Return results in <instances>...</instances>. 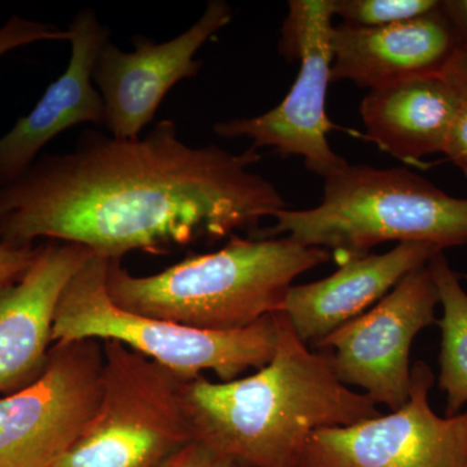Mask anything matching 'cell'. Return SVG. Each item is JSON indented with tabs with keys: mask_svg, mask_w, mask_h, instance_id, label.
<instances>
[{
	"mask_svg": "<svg viewBox=\"0 0 467 467\" xmlns=\"http://www.w3.org/2000/svg\"><path fill=\"white\" fill-rule=\"evenodd\" d=\"M260 160L254 147L189 146L173 119L134 140L88 130L72 152L42 156L0 187V235L15 247L48 238L121 260L254 234L285 209L275 184L252 171Z\"/></svg>",
	"mask_w": 467,
	"mask_h": 467,
	"instance_id": "6da1fadb",
	"label": "cell"
},
{
	"mask_svg": "<svg viewBox=\"0 0 467 467\" xmlns=\"http://www.w3.org/2000/svg\"><path fill=\"white\" fill-rule=\"evenodd\" d=\"M269 364L245 378L183 383L193 441L242 467H299L317 430L379 417L376 402L340 382L327 353L301 342L284 313Z\"/></svg>",
	"mask_w": 467,
	"mask_h": 467,
	"instance_id": "7a4b0ae2",
	"label": "cell"
},
{
	"mask_svg": "<svg viewBox=\"0 0 467 467\" xmlns=\"http://www.w3.org/2000/svg\"><path fill=\"white\" fill-rule=\"evenodd\" d=\"M331 252L282 238L230 236L225 247L190 254L138 276L109 260L107 291L119 308L208 331L250 327L281 312L292 282L331 260Z\"/></svg>",
	"mask_w": 467,
	"mask_h": 467,
	"instance_id": "3957f363",
	"label": "cell"
},
{
	"mask_svg": "<svg viewBox=\"0 0 467 467\" xmlns=\"http://www.w3.org/2000/svg\"><path fill=\"white\" fill-rule=\"evenodd\" d=\"M285 235L339 254L340 263L383 242L436 247L467 243V199L454 198L407 169L349 165L325 178L317 207L278 212L254 238Z\"/></svg>",
	"mask_w": 467,
	"mask_h": 467,
	"instance_id": "277c9868",
	"label": "cell"
},
{
	"mask_svg": "<svg viewBox=\"0 0 467 467\" xmlns=\"http://www.w3.org/2000/svg\"><path fill=\"white\" fill-rule=\"evenodd\" d=\"M109 264L94 254L67 282L55 313L54 343L115 340L186 380L213 371L221 382H229L245 370L265 367L275 356V313L235 331L199 330L147 317L110 300Z\"/></svg>",
	"mask_w": 467,
	"mask_h": 467,
	"instance_id": "5b68a950",
	"label": "cell"
},
{
	"mask_svg": "<svg viewBox=\"0 0 467 467\" xmlns=\"http://www.w3.org/2000/svg\"><path fill=\"white\" fill-rule=\"evenodd\" d=\"M184 382L122 343L103 342L99 404L54 467H159L193 441Z\"/></svg>",
	"mask_w": 467,
	"mask_h": 467,
	"instance_id": "8992f818",
	"label": "cell"
},
{
	"mask_svg": "<svg viewBox=\"0 0 467 467\" xmlns=\"http://www.w3.org/2000/svg\"><path fill=\"white\" fill-rule=\"evenodd\" d=\"M333 0H291L282 27L279 50L300 61L291 90L281 104L263 115L233 119L214 125L221 138H247L254 149H272L282 158L297 156L313 173L330 177L348 167L328 144L334 125L326 112V95L331 82L330 34Z\"/></svg>",
	"mask_w": 467,
	"mask_h": 467,
	"instance_id": "52a82bcc",
	"label": "cell"
},
{
	"mask_svg": "<svg viewBox=\"0 0 467 467\" xmlns=\"http://www.w3.org/2000/svg\"><path fill=\"white\" fill-rule=\"evenodd\" d=\"M103 343L58 342L38 379L0 399V467H54L97 410Z\"/></svg>",
	"mask_w": 467,
	"mask_h": 467,
	"instance_id": "ba28073f",
	"label": "cell"
},
{
	"mask_svg": "<svg viewBox=\"0 0 467 467\" xmlns=\"http://www.w3.org/2000/svg\"><path fill=\"white\" fill-rule=\"evenodd\" d=\"M435 380L418 361L407 404L356 425L317 430L299 467H467V410L438 416L429 400Z\"/></svg>",
	"mask_w": 467,
	"mask_h": 467,
	"instance_id": "9c48e42d",
	"label": "cell"
},
{
	"mask_svg": "<svg viewBox=\"0 0 467 467\" xmlns=\"http://www.w3.org/2000/svg\"><path fill=\"white\" fill-rule=\"evenodd\" d=\"M438 306V288L426 264L315 349L327 353L340 382L365 389L389 411L398 410L410 395L411 344L423 328L436 324Z\"/></svg>",
	"mask_w": 467,
	"mask_h": 467,
	"instance_id": "30bf717a",
	"label": "cell"
},
{
	"mask_svg": "<svg viewBox=\"0 0 467 467\" xmlns=\"http://www.w3.org/2000/svg\"><path fill=\"white\" fill-rule=\"evenodd\" d=\"M232 20L230 5L212 0L192 27L171 41L155 43L135 36L133 52L107 43L95 60L92 81L103 99L104 126L110 137L140 138L168 92L178 82L198 75L202 61L196 60V52Z\"/></svg>",
	"mask_w": 467,
	"mask_h": 467,
	"instance_id": "8fae6325",
	"label": "cell"
},
{
	"mask_svg": "<svg viewBox=\"0 0 467 467\" xmlns=\"http://www.w3.org/2000/svg\"><path fill=\"white\" fill-rule=\"evenodd\" d=\"M92 256L84 245L48 243L20 279L0 290V393L16 392L41 377L54 346L58 300Z\"/></svg>",
	"mask_w": 467,
	"mask_h": 467,
	"instance_id": "7c38bea8",
	"label": "cell"
},
{
	"mask_svg": "<svg viewBox=\"0 0 467 467\" xmlns=\"http://www.w3.org/2000/svg\"><path fill=\"white\" fill-rule=\"evenodd\" d=\"M72 55L66 72L52 82L29 115L0 138V187L14 182L36 160L46 144L79 124L104 125V104L92 85V69L109 30L94 9L84 8L67 27Z\"/></svg>",
	"mask_w": 467,
	"mask_h": 467,
	"instance_id": "4fadbf2b",
	"label": "cell"
},
{
	"mask_svg": "<svg viewBox=\"0 0 467 467\" xmlns=\"http://www.w3.org/2000/svg\"><path fill=\"white\" fill-rule=\"evenodd\" d=\"M439 252L444 251L429 243L402 242L386 254L349 257L327 278L291 285L281 313L301 342L316 348L373 308L404 276L429 264Z\"/></svg>",
	"mask_w": 467,
	"mask_h": 467,
	"instance_id": "5bb4252c",
	"label": "cell"
},
{
	"mask_svg": "<svg viewBox=\"0 0 467 467\" xmlns=\"http://www.w3.org/2000/svg\"><path fill=\"white\" fill-rule=\"evenodd\" d=\"M330 46L331 82L350 81L368 90L413 77L439 75L460 51L441 5L395 26H334Z\"/></svg>",
	"mask_w": 467,
	"mask_h": 467,
	"instance_id": "9a60e30c",
	"label": "cell"
},
{
	"mask_svg": "<svg viewBox=\"0 0 467 467\" xmlns=\"http://www.w3.org/2000/svg\"><path fill=\"white\" fill-rule=\"evenodd\" d=\"M461 101L441 73L413 77L368 92L359 106L367 138L405 162L442 153Z\"/></svg>",
	"mask_w": 467,
	"mask_h": 467,
	"instance_id": "2e32d148",
	"label": "cell"
},
{
	"mask_svg": "<svg viewBox=\"0 0 467 467\" xmlns=\"http://www.w3.org/2000/svg\"><path fill=\"white\" fill-rule=\"evenodd\" d=\"M439 294L441 344L438 384L445 395V416H456L467 404V292L444 252L429 261Z\"/></svg>",
	"mask_w": 467,
	"mask_h": 467,
	"instance_id": "e0dca14e",
	"label": "cell"
},
{
	"mask_svg": "<svg viewBox=\"0 0 467 467\" xmlns=\"http://www.w3.org/2000/svg\"><path fill=\"white\" fill-rule=\"evenodd\" d=\"M334 15L344 26L383 27L413 20L441 5V0H333Z\"/></svg>",
	"mask_w": 467,
	"mask_h": 467,
	"instance_id": "ac0fdd59",
	"label": "cell"
},
{
	"mask_svg": "<svg viewBox=\"0 0 467 467\" xmlns=\"http://www.w3.org/2000/svg\"><path fill=\"white\" fill-rule=\"evenodd\" d=\"M45 41H69V32L50 24L36 23L20 16L11 17L0 26V57L24 46Z\"/></svg>",
	"mask_w": 467,
	"mask_h": 467,
	"instance_id": "d6986e66",
	"label": "cell"
},
{
	"mask_svg": "<svg viewBox=\"0 0 467 467\" xmlns=\"http://www.w3.org/2000/svg\"><path fill=\"white\" fill-rule=\"evenodd\" d=\"M460 94V107L448 131L442 153L467 177V95L461 91Z\"/></svg>",
	"mask_w": 467,
	"mask_h": 467,
	"instance_id": "ffe728a7",
	"label": "cell"
},
{
	"mask_svg": "<svg viewBox=\"0 0 467 467\" xmlns=\"http://www.w3.org/2000/svg\"><path fill=\"white\" fill-rule=\"evenodd\" d=\"M38 247H15L0 235V290L14 284L26 272L36 259Z\"/></svg>",
	"mask_w": 467,
	"mask_h": 467,
	"instance_id": "44dd1931",
	"label": "cell"
},
{
	"mask_svg": "<svg viewBox=\"0 0 467 467\" xmlns=\"http://www.w3.org/2000/svg\"><path fill=\"white\" fill-rule=\"evenodd\" d=\"M159 467H235L232 461L214 453L201 442L192 441L169 457Z\"/></svg>",
	"mask_w": 467,
	"mask_h": 467,
	"instance_id": "7402d4cb",
	"label": "cell"
},
{
	"mask_svg": "<svg viewBox=\"0 0 467 467\" xmlns=\"http://www.w3.org/2000/svg\"><path fill=\"white\" fill-rule=\"evenodd\" d=\"M441 8L460 51H467V0H441Z\"/></svg>",
	"mask_w": 467,
	"mask_h": 467,
	"instance_id": "603a6c76",
	"label": "cell"
},
{
	"mask_svg": "<svg viewBox=\"0 0 467 467\" xmlns=\"http://www.w3.org/2000/svg\"><path fill=\"white\" fill-rule=\"evenodd\" d=\"M456 86L457 90L467 95V51H459L441 73Z\"/></svg>",
	"mask_w": 467,
	"mask_h": 467,
	"instance_id": "cb8c5ba5",
	"label": "cell"
},
{
	"mask_svg": "<svg viewBox=\"0 0 467 467\" xmlns=\"http://www.w3.org/2000/svg\"><path fill=\"white\" fill-rule=\"evenodd\" d=\"M235 467H242V466H235Z\"/></svg>",
	"mask_w": 467,
	"mask_h": 467,
	"instance_id": "d4e9b609",
	"label": "cell"
}]
</instances>
